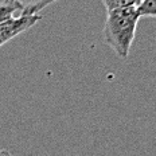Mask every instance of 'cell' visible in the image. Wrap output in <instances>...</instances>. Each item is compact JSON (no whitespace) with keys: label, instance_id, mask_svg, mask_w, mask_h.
Instances as JSON below:
<instances>
[{"label":"cell","instance_id":"3","mask_svg":"<svg viewBox=\"0 0 156 156\" xmlns=\"http://www.w3.org/2000/svg\"><path fill=\"white\" fill-rule=\"evenodd\" d=\"M20 8V14L24 15H32V14H39L44 7L50 5L51 3L57 2V0H12Z\"/></svg>","mask_w":156,"mask_h":156},{"label":"cell","instance_id":"2","mask_svg":"<svg viewBox=\"0 0 156 156\" xmlns=\"http://www.w3.org/2000/svg\"><path fill=\"white\" fill-rule=\"evenodd\" d=\"M42 20V16L39 14L24 15L19 14L18 16L14 15L5 20L0 22V47L5 44L11 39H14L18 35L23 34L24 31L32 28L38 22Z\"/></svg>","mask_w":156,"mask_h":156},{"label":"cell","instance_id":"1","mask_svg":"<svg viewBox=\"0 0 156 156\" xmlns=\"http://www.w3.org/2000/svg\"><path fill=\"white\" fill-rule=\"evenodd\" d=\"M140 20L136 7H125L108 11L104 26V41L120 58L129 55Z\"/></svg>","mask_w":156,"mask_h":156},{"label":"cell","instance_id":"6","mask_svg":"<svg viewBox=\"0 0 156 156\" xmlns=\"http://www.w3.org/2000/svg\"><path fill=\"white\" fill-rule=\"evenodd\" d=\"M101 2L105 5L106 11H112V9H117V8L136 7L140 0H101Z\"/></svg>","mask_w":156,"mask_h":156},{"label":"cell","instance_id":"7","mask_svg":"<svg viewBox=\"0 0 156 156\" xmlns=\"http://www.w3.org/2000/svg\"><path fill=\"white\" fill-rule=\"evenodd\" d=\"M0 156H12V155L7 149H0Z\"/></svg>","mask_w":156,"mask_h":156},{"label":"cell","instance_id":"5","mask_svg":"<svg viewBox=\"0 0 156 156\" xmlns=\"http://www.w3.org/2000/svg\"><path fill=\"white\" fill-rule=\"evenodd\" d=\"M140 18H155L156 16V0H140L136 5Z\"/></svg>","mask_w":156,"mask_h":156},{"label":"cell","instance_id":"4","mask_svg":"<svg viewBox=\"0 0 156 156\" xmlns=\"http://www.w3.org/2000/svg\"><path fill=\"white\" fill-rule=\"evenodd\" d=\"M15 14H20V8L12 0H2L0 2V22L11 18Z\"/></svg>","mask_w":156,"mask_h":156},{"label":"cell","instance_id":"8","mask_svg":"<svg viewBox=\"0 0 156 156\" xmlns=\"http://www.w3.org/2000/svg\"><path fill=\"white\" fill-rule=\"evenodd\" d=\"M0 2H2V0H0Z\"/></svg>","mask_w":156,"mask_h":156}]
</instances>
